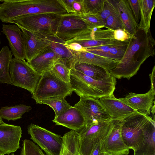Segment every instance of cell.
I'll return each instance as SVG.
<instances>
[{"label": "cell", "mask_w": 155, "mask_h": 155, "mask_svg": "<svg viewBox=\"0 0 155 155\" xmlns=\"http://www.w3.org/2000/svg\"><path fill=\"white\" fill-rule=\"evenodd\" d=\"M90 28L74 13L61 15L56 35L65 42L74 38Z\"/></svg>", "instance_id": "cell-10"}, {"label": "cell", "mask_w": 155, "mask_h": 155, "mask_svg": "<svg viewBox=\"0 0 155 155\" xmlns=\"http://www.w3.org/2000/svg\"><path fill=\"white\" fill-rule=\"evenodd\" d=\"M99 100L111 120H121L137 111L116 98L114 94L102 97Z\"/></svg>", "instance_id": "cell-16"}, {"label": "cell", "mask_w": 155, "mask_h": 155, "mask_svg": "<svg viewBox=\"0 0 155 155\" xmlns=\"http://www.w3.org/2000/svg\"><path fill=\"white\" fill-rule=\"evenodd\" d=\"M104 155H115L109 153L105 152Z\"/></svg>", "instance_id": "cell-46"}, {"label": "cell", "mask_w": 155, "mask_h": 155, "mask_svg": "<svg viewBox=\"0 0 155 155\" xmlns=\"http://www.w3.org/2000/svg\"><path fill=\"white\" fill-rule=\"evenodd\" d=\"M129 40L124 44L116 45L111 47L104 54L103 57L110 58L119 62L125 53Z\"/></svg>", "instance_id": "cell-33"}, {"label": "cell", "mask_w": 155, "mask_h": 155, "mask_svg": "<svg viewBox=\"0 0 155 155\" xmlns=\"http://www.w3.org/2000/svg\"><path fill=\"white\" fill-rule=\"evenodd\" d=\"M37 104H45L51 107L55 113V116H58L67 109L72 107L63 97L48 99L38 102Z\"/></svg>", "instance_id": "cell-29"}, {"label": "cell", "mask_w": 155, "mask_h": 155, "mask_svg": "<svg viewBox=\"0 0 155 155\" xmlns=\"http://www.w3.org/2000/svg\"><path fill=\"white\" fill-rule=\"evenodd\" d=\"M21 127L6 124L0 125V151L5 154L16 151L20 148Z\"/></svg>", "instance_id": "cell-12"}, {"label": "cell", "mask_w": 155, "mask_h": 155, "mask_svg": "<svg viewBox=\"0 0 155 155\" xmlns=\"http://www.w3.org/2000/svg\"><path fill=\"white\" fill-rule=\"evenodd\" d=\"M61 15L42 13L26 15L11 22L31 32L44 36L56 35Z\"/></svg>", "instance_id": "cell-5"}, {"label": "cell", "mask_w": 155, "mask_h": 155, "mask_svg": "<svg viewBox=\"0 0 155 155\" xmlns=\"http://www.w3.org/2000/svg\"><path fill=\"white\" fill-rule=\"evenodd\" d=\"M61 61L50 48L43 51L28 63L37 72L42 73L50 69L57 62Z\"/></svg>", "instance_id": "cell-21"}, {"label": "cell", "mask_w": 155, "mask_h": 155, "mask_svg": "<svg viewBox=\"0 0 155 155\" xmlns=\"http://www.w3.org/2000/svg\"><path fill=\"white\" fill-rule=\"evenodd\" d=\"M110 130L103 141L104 152L115 155H127L129 148L124 143L121 133V120H112Z\"/></svg>", "instance_id": "cell-11"}, {"label": "cell", "mask_w": 155, "mask_h": 155, "mask_svg": "<svg viewBox=\"0 0 155 155\" xmlns=\"http://www.w3.org/2000/svg\"><path fill=\"white\" fill-rule=\"evenodd\" d=\"M155 0H140V21L138 28L143 30L147 35L150 30V24Z\"/></svg>", "instance_id": "cell-25"}, {"label": "cell", "mask_w": 155, "mask_h": 155, "mask_svg": "<svg viewBox=\"0 0 155 155\" xmlns=\"http://www.w3.org/2000/svg\"><path fill=\"white\" fill-rule=\"evenodd\" d=\"M63 138L59 155H79V133L71 130L65 134Z\"/></svg>", "instance_id": "cell-24"}, {"label": "cell", "mask_w": 155, "mask_h": 155, "mask_svg": "<svg viewBox=\"0 0 155 155\" xmlns=\"http://www.w3.org/2000/svg\"><path fill=\"white\" fill-rule=\"evenodd\" d=\"M10 155H14V154L13 153H12V154Z\"/></svg>", "instance_id": "cell-48"}, {"label": "cell", "mask_w": 155, "mask_h": 155, "mask_svg": "<svg viewBox=\"0 0 155 155\" xmlns=\"http://www.w3.org/2000/svg\"><path fill=\"white\" fill-rule=\"evenodd\" d=\"M74 1V0H61L68 14L75 13L72 6Z\"/></svg>", "instance_id": "cell-41"}, {"label": "cell", "mask_w": 155, "mask_h": 155, "mask_svg": "<svg viewBox=\"0 0 155 155\" xmlns=\"http://www.w3.org/2000/svg\"><path fill=\"white\" fill-rule=\"evenodd\" d=\"M80 97L79 101L74 107L82 115L84 119L85 126L111 120L99 99L88 97Z\"/></svg>", "instance_id": "cell-9"}, {"label": "cell", "mask_w": 155, "mask_h": 155, "mask_svg": "<svg viewBox=\"0 0 155 155\" xmlns=\"http://www.w3.org/2000/svg\"><path fill=\"white\" fill-rule=\"evenodd\" d=\"M1 43V40H0V44Z\"/></svg>", "instance_id": "cell-49"}, {"label": "cell", "mask_w": 155, "mask_h": 155, "mask_svg": "<svg viewBox=\"0 0 155 155\" xmlns=\"http://www.w3.org/2000/svg\"><path fill=\"white\" fill-rule=\"evenodd\" d=\"M55 75L61 80L70 85V70L61 61L55 63L51 68Z\"/></svg>", "instance_id": "cell-31"}, {"label": "cell", "mask_w": 155, "mask_h": 155, "mask_svg": "<svg viewBox=\"0 0 155 155\" xmlns=\"http://www.w3.org/2000/svg\"><path fill=\"white\" fill-rule=\"evenodd\" d=\"M124 29L130 35L136 36L138 25L136 22L128 0H116Z\"/></svg>", "instance_id": "cell-20"}, {"label": "cell", "mask_w": 155, "mask_h": 155, "mask_svg": "<svg viewBox=\"0 0 155 155\" xmlns=\"http://www.w3.org/2000/svg\"><path fill=\"white\" fill-rule=\"evenodd\" d=\"M155 92L150 88L148 92L144 94L131 92L123 97L118 99L137 112L149 116L155 103Z\"/></svg>", "instance_id": "cell-14"}, {"label": "cell", "mask_w": 155, "mask_h": 155, "mask_svg": "<svg viewBox=\"0 0 155 155\" xmlns=\"http://www.w3.org/2000/svg\"><path fill=\"white\" fill-rule=\"evenodd\" d=\"M12 55L7 46H4L0 51V84H11L9 66Z\"/></svg>", "instance_id": "cell-26"}, {"label": "cell", "mask_w": 155, "mask_h": 155, "mask_svg": "<svg viewBox=\"0 0 155 155\" xmlns=\"http://www.w3.org/2000/svg\"><path fill=\"white\" fill-rule=\"evenodd\" d=\"M103 141L97 144L95 147L91 155H104Z\"/></svg>", "instance_id": "cell-42"}, {"label": "cell", "mask_w": 155, "mask_h": 155, "mask_svg": "<svg viewBox=\"0 0 155 155\" xmlns=\"http://www.w3.org/2000/svg\"><path fill=\"white\" fill-rule=\"evenodd\" d=\"M136 36L130 40L122 58L110 73L116 78L130 79L137 74L147 58L155 55V41L150 30L147 35L138 28Z\"/></svg>", "instance_id": "cell-1"}, {"label": "cell", "mask_w": 155, "mask_h": 155, "mask_svg": "<svg viewBox=\"0 0 155 155\" xmlns=\"http://www.w3.org/2000/svg\"><path fill=\"white\" fill-rule=\"evenodd\" d=\"M31 109V106L23 104L2 107L0 109V116L8 121H15L21 118L24 113Z\"/></svg>", "instance_id": "cell-27"}, {"label": "cell", "mask_w": 155, "mask_h": 155, "mask_svg": "<svg viewBox=\"0 0 155 155\" xmlns=\"http://www.w3.org/2000/svg\"><path fill=\"white\" fill-rule=\"evenodd\" d=\"M72 6L75 13L83 14V0H74Z\"/></svg>", "instance_id": "cell-40"}, {"label": "cell", "mask_w": 155, "mask_h": 155, "mask_svg": "<svg viewBox=\"0 0 155 155\" xmlns=\"http://www.w3.org/2000/svg\"><path fill=\"white\" fill-rule=\"evenodd\" d=\"M64 44L67 48L74 51L79 52L86 51L85 49L81 45L76 42L68 44H66L64 42Z\"/></svg>", "instance_id": "cell-39"}, {"label": "cell", "mask_w": 155, "mask_h": 155, "mask_svg": "<svg viewBox=\"0 0 155 155\" xmlns=\"http://www.w3.org/2000/svg\"><path fill=\"white\" fill-rule=\"evenodd\" d=\"M117 81L112 76L103 81H98L86 76L73 68L71 69L70 85L73 91L80 97L99 99L114 94Z\"/></svg>", "instance_id": "cell-2"}, {"label": "cell", "mask_w": 155, "mask_h": 155, "mask_svg": "<svg viewBox=\"0 0 155 155\" xmlns=\"http://www.w3.org/2000/svg\"><path fill=\"white\" fill-rule=\"evenodd\" d=\"M112 125L111 120L85 126L79 132V155H91L97 145L107 135Z\"/></svg>", "instance_id": "cell-7"}, {"label": "cell", "mask_w": 155, "mask_h": 155, "mask_svg": "<svg viewBox=\"0 0 155 155\" xmlns=\"http://www.w3.org/2000/svg\"><path fill=\"white\" fill-rule=\"evenodd\" d=\"M73 69L93 79L103 81L111 76L105 69L94 65L85 63H76Z\"/></svg>", "instance_id": "cell-23"}, {"label": "cell", "mask_w": 155, "mask_h": 155, "mask_svg": "<svg viewBox=\"0 0 155 155\" xmlns=\"http://www.w3.org/2000/svg\"><path fill=\"white\" fill-rule=\"evenodd\" d=\"M73 52L74 54V64L79 62L94 65L103 68L109 73L115 68L119 62L113 59L96 54L86 51L79 52Z\"/></svg>", "instance_id": "cell-18"}, {"label": "cell", "mask_w": 155, "mask_h": 155, "mask_svg": "<svg viewBox=\"0 0 155 155\" xmlns=\"http://www.w3.org/2000/svg\"><path fill=\"white\" fill-rule=\"evenodd\" d=\"M72 92L70 85L57 77L50 69L41 73L31 97L37 104L54 98H65L71 95Z\"/></svg>", "instance_id": "cell-4"}, {"label": "cell", "mask_w": 155, "mask_h": 155, "mask_svg": "<svg viewBox=\"0 0 155 155\" xmlns=\"http://www.w3.org/2000/svg\"><path fill=\"white\" fill-rule=\"evenodd\" d=\"M155 103L153 104V106L151 108V112L152 113V115L155 117Z\"/></svg>", "instance_id": "cell-44"}, {"label": "cell", "mask_w": 155, "mask_h": 155, "mask_svg": "<svg viewBox=\"0 0 155 155\" xmlns=\"http://www.w3.org/2000/svg\"><path fill=\"white\" fill-rule=\"evenodd\" d=\"M103 1L104 0H83V14L100 13Z\"/></svg>", "instance_id": "cell-34"}, {"label": "cell", "mask_w": 155, "mask_h": 155, "mask_svg": "<svg viewBox=\"0 0 155 155\" xmlns=\"http://www.w3.org/2000/svg\"><path fill=\"white\" fill-rule=\"evenodd\" d=\"M52 121L56 125L62 126L79 133L85 126L82 115L78 109L72 106L55 116Z\"/></svg>", "instance_id": "cell-17"}, {"label": "cell", "mask_w": 155, "mask_h": 155, "mask_svg": "<svg viewBox=\"0 0 155 155\" xmlns=\"http://www.w3.org/2000/svg\"><path fill=\"white\" fill-rule=\"evenodd\" d=\"M133 155H134V154Z\"/></svg>", "instance_id": "cell-50"}, {"label": "cell", "mask_w": 155, "mask_h": 155, "mask_svg": "<svg viewBox=\"0 0 155 155\" xmlns=\"http://www.w3.org/2000/svg\"><path fill=\"white\" fill-rule=\"evenodd\" d=\"M27 131L31 139L47 155H59L63 137L32 123L28 125Z\"/></svg>", "instance_id": "cell-8"}, {"label": "cell", "mask_w": 155, "mask_h": 155, "mask_svg": "<svg viewBox=\"0 0 155 155\" xmlns=\"http://www.w3.org/2000/svg\"><path fill=\"white\" fill-rule=\"evenodd\" d=\"M155 66H154L153 68L152 72L149 74V76L151 81V89L153 91L155 92Z\"/></svg>", "instance_id": "cell-43"}, {"label": "cell", "mask_w": 155, "mask_h": 155, "mask_svg": "<svg viewBox=\"0 0 155 155\" xmlns=\"http://www.w3.org/2000/svg\"><path fill=\"white\" fill-rule=\"evenodd\" d=\"M11 84L34 92L41 74L35 71L25 60L12 58L9 66Z\"/></svg>", "instance_id": "cell-6"}, {"label": "cell", "mask_w": 155, "mask_h": 155, "mask_svg": "<svg viewBox=\"0 0 155 155\" xmlns=\"http://www.w3.org/2000/svg\"><path fill=\"white\" fill-rule=\"evenodd\" d=\"M135 20L138 25L140 18V0H128Z\"/></svg>", "instance_id": "cell-38"}, {"label": "cell", "mask_w": 155, "mask_h": 155, "mask_svg": "<svg viewBox=\"0 0 155 155\" xmlns=\"http://www.w3.org/2000/svg\"><path fill=\"white\" fill-rule=\"evenodd\" d=\"M2 31L8 41L12 53L16 59L25 60V54L24 42L22 31L15 24L2 25Z\"/></svg>", "instance_id": "cell-15"}, {"label": "cell", "mask_w": 155, "mask_h": 155, "mask_svg": "<svg viewBox=\"0 0 155 155\" xmlns=\"http://www.w3.org/2000/svg\"><path fill=\"white\" fill-rule=\"evenodd\" d=\"M20 155H45L39 147L28 139L23 140Z\"/></svg>", "instance_id": "cell-32"}, {"label": "cell", "mask_w": 155, "mask_h": 155, "mask_svg": "<svg viewBox=\"0 0 155 155\" xmlns=\"http://www.w3.org/2000/svg\"><path fill=\"white\" fill-rule=\"evenodd\" d=\"M134 152V155H155V120L151 121L142 143Z\"/></svg>", "instance_id": "cell-22"}, {"label": "cell", "mask_w": 155, "mask_h": 155, "mask_svg": "<svg viewBox=\"0 0 155 155\" xmlns=\"http://www.w3.org/2000/svg\"><path fill=\"white\" fill-rule=\"evenodd\" d=\"M87 25L91 28L104 27V22L100 17L98 13L95 14H81L74 13Z\"/></svg>", "instance_id": "cell-30"}, {"label": "cell", "mask_w": 155, "mask_h": 155, "mask_svg": "<svg viewBox=\"0 0 155 155\" xmlns=\"http://www.w3.org/2000/svg\"><path fill=\"white\" fill-rule=\"evenodd\" d=\"M5 154L3 153L2 151H0V155H4Z\"/></svg>", "instance_id": "cell-47"}, {"label": "cell", "mask_w": 155, "mask_h": 155, "mask_svg": "<svg viewBox=\"0 0 155 155\" xmlns=\"http://www.w3.org/2000/svg\"><path fill=\"white\" fill-rule=\"evenodd\" d=\"M114 40L124 41L132 38H135L136 36H134L127 32L124 29H119L114 30Z\"/></svg>", "instance_id": "cell-37"}, {"label": "cell", "mask_w": 155, "mask_h": 155, "mask_svg": "<svg viewBox=\"0 0 155 155\" xmlns=\"http://www.w3.org/2000/svg\"><path fill=\"white\" fill-rule=\"evenodd\" d=\"M114 8L112 13L106 19L104 27L113 30L124 29L116 0H113Z\"/></svg>", "instance_id": "cell-28"}, {"label": "cell", "mask_w": 155, "mask_h": 155, "mask_svg": "<svg viewBox=\"0 0 155 155\" xmlns=\"http://www.w3.org/2000/svg\"><path fill=\"white\" fill-rule=\"evenodd\" d=\"M113 8V0H104L101 10L98 14L104 22L107 18L112 13Z\"/></svg>", "instance_id": "cell-36"}, {"label": "cell", "mask_w": 155, "mask_h": 155, "mask_svg": "<svg viewBox=\"0 0 155 155\" xmlns=\"http://www.w3.org/2000/svg\"><path fill=\"white\" fill-rule=\"evenodd\" d=\"M4 123V122L2 120V118L0 116V125Z\"/></svg>", "instance_id": "cell-45"}, {"label": "cell", "mask_w": 155, "mask_h": 155, "mask_svg": "<svg viewBox=\"0 0 155 155\" xmlns=\"http://www.w3.org/2000/svg\"><path fill=\"white\" fill-rule=\"evenodd\" d=\"M121 41L113 40H97L78 41L76 42L85 49L87 48L101 46L118 43Z\"/></svg>", "instance_id": "cell-35"}, {"label": "cell", "mask_w": 155, "mask_h": 155, "mask_svg": "<svg viewBox=\"0 0 155 155\" xmlns=\"http://www.w3.org/2000/svg\"><path fill=\"white\" fill-rule=\"evenodd\" d=\"M46 37L49 42V48L59 58L61 61L70 70L73 68L74 65V53L64 45V41L56 35Z\"/></svg>", "instance_id": "cell-19"}, {"label": "cell", "mask_w": 155, "mask_h": 155, "mask_svg": "<svg viewBox=\"0 0 155 155\" xmlns=\"http://www.w3.org/2000/svg\"><path fill=\"white\" fill-rule=\"evenodd\" d=\"M18 27L22 31L25 45V59L27 62L49 48V42L46 36Z\"/></svg>", "instance_id": "cell-13"}, {"label": "cell", "mask_w": 155, "mask_h": 155, "mask_svg": "<svg viewBox=\"0 0 155 155\" xmlns=\"http://www.w3.org/2000/svg\"><path fill=\"white\" fill-rule=\"evenodd\" d=\"M153 119L137 111L121 120L123 141L129 149L135 150L140 145Z\"/></svg>", "instance_id": "cell-3"}]
</instances>
